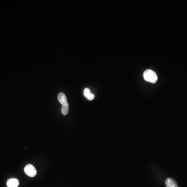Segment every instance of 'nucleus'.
I'll use <instances>...</instances> for the list:
<instances>
[{
  "instance_id": "2",
  "label": "nucleus",
  "mask_w": 187,
  "mask_h": 187,
  "mask_svg": "<svg viewBox=\"0 0 187 187\" xmlns=\"http://www.w3.org/2000/svg\"><path fill=\"white\" fill-rule=\"evenodd\" d=\"M144 78L146 81L152 83H156L158 81V76L154 71L151 70H147L144 73Z\"/></svg>"
},
{
  "instance_id": "1",
  "label": "nucleus",
  "mask_w": 187,
  "mask_h": 187,
  "mask_svg": "<svg viewBox=\"0 0 187 187\" xmlns=\"http://www.w3.org/2000/svg\"><path fill=\"white\" fill-rule=\"evenodd\" d=\"M59 101L62 104V113L63 115H66L69 112V104L66 95L63 93H60L58 96Z\"/></svg>"
},
{
  "instance_id": "5",
  "label": "nucleus",
  "mask_w": 187,
  "mask_h": 187,
  "mask_svg": "<svg viewBox=\"0 0 187 187\" xmlns=\"http://www.w3.org/2000/svg\"><path fill=\"white\" fill-rule=\"evenodd\" d=\"M166 187H178L176 182L172 178H169L166 179L165 181Z\"/></svg>"
},
{
  "instance_id": "4",
  "label": "nucleus",
  "mask_w": 187,
  "mask_h": 187,
  "mask_svg": "<svg viewBox=\"0 0 187 187\" xmlns=\"http://www.w3.org/2000/svg\"><path fill=\"white\" fill-rule=\"evenodd\" d=\"M19 184V181L16 178H12L7 181L8 187H18Z\"/></svg>"
},
{
  "instance_id": "3",
  "label": "nucleus",
  "mask_w": 187,
  "mask_h": 187,
  "mask_svg": "<svg viewBox=\"0 0 187 187\" xmlns=\"http://www.w3.org/2000/svg\"><path fill=\"white\" fill-rule=\"evenodd\" d=\"M24 171L27 175L30 177H33L37 175V170L34 166L31 164H28L25 166Z\"/></svg>"
},
{
  "instance_id": "6",
  "label": "nucleus",
  "mask_w": 187,
  "mask_h": 187,
  "mask_svg": "<svg viewBox=\"0 0 187 187\" xmlns=\"http://www.w3.org/2000/svg\"><path fill=\"white\" fill-rule=\"evenodd\" d=\"M84 95L89 100H92L95 98V95L91 93L89 88H85L84 91Z\"/></svg>"
}]
</instances>
